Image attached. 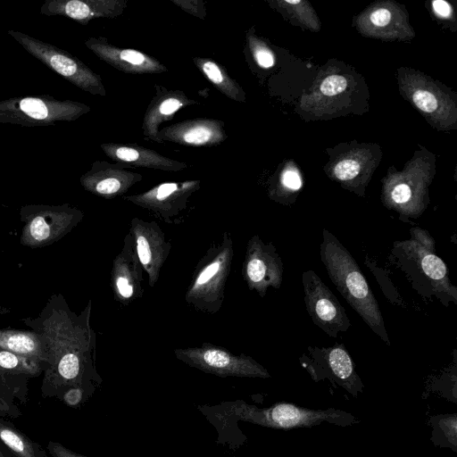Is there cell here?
Wrapping results in <instances>:
<instances>
[{
	"label": "cell",
	"mask_w": 457,
	"mask_h": 457,
	"mask_svg": "<svg viewBox=\"0 0 457 457\" xmlns=\"http://www.w3.org/2000/svg\"><path fill=\"white\" fill-rule=\"evenodd\" d=\"M82 212L69 204H26L20 209L23 222L20 243L29 248H42L62 239L76 227Z\"/></svg>",
	"instance_id": "cell-5"
},
{
	"label": "cell",
	"mask_w": 457,
	"mask_h": 457,
	"mask_svg": "<svg viewBox=\"0 0 457 457\" xmlns=\"http://www.w3.org/2000/svg\"><path fill=\"white\" fill-rule=\"evenodd\" d=\"M0 457H15L11 451L0 442Z\"/></svg>",
	"instance_id": "cell-36"
},
{
	"label": "cell",
	"mask_w": 457,
	"mask_h": 457,
	"mask_svg": "<svg viewBox=\"0 0 457 457\" xmlns=\"http://www.w3.org/2000/svg\"><path fill=\"white\" fill-rule=\"evenodd\" d=\"M414 104L425 112H433L437 107L436 96L426 90H417L412 96Z\"/></svg>",
	"instance_id": "cell-19"
},
{
	"label": "cell",
	"mask_w": 457,
	"mask_h": 457,
	"mask_svg": "<svg viewBox=\"0 0 457 457\" xmlns=\"http://www.w3.org/2000/svg\"><path fill=\"white\" fill-rule=\"evenodd\" d=\"M0 349L46 363L47 354L40 336L31 329L0 328Z\"/></svg>",
	"instance_id": "cell-13"
},
{
	"label": "cell",
	"mask_w": 457,
	"mask_h": 457,
	"mask_svg": "<svg viewBox=\"0 0 457 457\" xmlns=\"http://www.w3.org/2000/svg\"><path fill=\"white\" fill-rule=\"evenodd\" d=\"M282 274V262L273 245L255 240L246 264V275L252 286L263 295L268 287H280Z\"/></svg>",
	"instance_id": "cell-10"
},
{
	"label": "cell",
	"mask_w": 457,
	"mask_h": 457,
	"mask_svg": "<svg viewBox=\"0 0 457 457\" xmlns=\"http://www.w3.org/2000/svg\"><path fill=\"white\" fill-rule=\"evenodd\" d=\"M0 442L15 457H48L46 450L0 415Z\"/></svg>",
	"instance_id": "cell-15"
},
{
	"label": "cell",
	"mask_w": 457,
	"mask_h": 457,
	"mask_svg": "<svg viewBox=\"0 0 457 457\" xmlns=\"http://www.w3.org/2000/svg\"><path fill=\"white\" fill-rule=\"evenodd\" d=\"M203 71L214 84L220 85L223 83V75L215 63L212 62H204L203 64Z\"/></svg>",
	"instance_id": "cell-27"
},
{
	"label": "cell",
	"mask_w": 457,
	"mask_h": 457,
	"mask_svg": "<svg viewBox=\"0 0 457 457\" xmlns=\"http://www.w3.org/2000/svg\"><path fill=\"white\" fill-rule=\"evenodd\" d=\"M212 135V133L210 129L204 126H198L187 130L184 134L183 139L189 144L201 145L208 142L211 139Z\"/></svg>",
	"instance_id": "cell-20"
},
{
	"label": "cell",
	"mask_w": 457,
	"mask_h": 457,
	"mask_svg": "<svg viewBox=\"0 0 457 457\" xmlns=\"http://www.w3.org/2000/svg\"><path fill=\"white\" fill-rule=\"evenodd\" d=\"M89 111L84 104L57 99L50 95L17 96L0 100V123L24 127L52 126L73 121Z\"/></svg>",
	"instance_id": "cell-3"
},
{
	"label": "cell",
	"mask_w": 457,
	"mask_h": 457,
	"mask_svg": "<svg viewBox=\"0 0 457 457\" xmlns=\"http://www.w3.org/2000/svg\"><path fill=\"white\" fill-rule=\"evenodd\" d=\"M346 87L347 81L345 77L331 75L323 80L320 90L325 96H330L343 92Z\"/></svg>",
	"instance_id": "cell-18"
},
{
	"label": "cell",
	"mask_w": 457,
	"mask_h": 457,
	"mask_svg": "<svg viewBox=\"0 0 457 457\" xmlns=\"http://www.w3.org/2000/svg\"><path fill=\"white\" fill-rule=\"evenodd\" d=\"M282 184L290 190H298L302 187V180L297 171L286 170L281 178Z\"/></svg>",
	"instance_id": "cell-26"
},
{
	"label": "cell",
	"mask_w": 457,
	"mask_h": 457,
	"mask_svg": "<svg viewBox=\"0 0 457 457\" xmlns=\"http://www.w3.org/2000/svg\"><path fill=\"white\" fill-rule=\"evenodd\" d=\"M86 390L81 387H72L64 392L61 401L71 407H77L86 399Z\"/></svg>",
	"instance_id": "cell-23"
},
{
	"label": "cell",
	"mask_w": 457,
	"mask_h": 457,
	"mask_svg": "<svg viewBox=\"0 0 457 457\" xmlns=\"http://www.w3.org/2000/svg\"><path fill=\"white\" fill-rule=\"evenodd\" d=\"M177 189V184L166 183L160 186L156 190V198L159 200L164 199Z\"/></svg>",
	"instance_id": "cell-35"
},
{
	"label": "cell",
	"mask_w": 457,
	"mask_h": 457,
	"mask_svg": "<svg viewBox=\"0 0 457 457\" xmlns=\"http://www.w3.org/2000/svg\"><path fill=\"white\" fill-rule=\"evenodd\" d=\"M117 158L124 162H135L139 158V154L136 149L130 147H119L115 151Z\"/></svg>",
	"instance_id": "cell-31"
},
{
	"label": "cell",
	"mask_w": 457,
	"mask_h": 457,
	"mask_svg": "<svg viewBox=\"0 0 457 457\" xmlns=\"http://www.w3.org/2000/svg\"><path fill=\"white\" fill-rule=\"evenodd\" d=\"M119 58L121 61L127 62L129 64L137 67L142 66L146 68V66L151 64L147 56H145L140 52L131 49L122 50L119 54Z\"/></svg>",
	"instance_id": "cell-22"
},
{
	"label": "cell",
	"mask_w": 457,
	"mask_h": 457,
	"mask_svg": "<svg viewBox=\"0 0 457 457\" xmlns=\"http://www.w3.org/2000/svg\"><path fill=\"white\" fill-rule=\"evenodd\" d=\"M434 11L440 16L447 17L451 14V5L444 0H436L433 2Z\"/></svg>",
	"instance_id": "cell-33"
},
{
	"label": "cell",
	"mask_w": 457,
	"mask_h": 457,
	"mask_svg": "<svg viewBox=\"0 0 457 457\" xmlns=\"http://www.w3.org/2000/svg\"><path fill=\"white\" fill-rule=\"evenodd\" d=\"M0 87H1V82H0Z\"/></svg>",
	"instance_id": "cell-39"
},
{
	"label": "cell",
	"mask_w": 457,
	"mask_h": 457,
	"mask_svg": "<svg viewBox=\"0 0 457 457\" xmlns=\"http://www.w3.org/2000/svg\"><path fill=\"white\" fill-rule=\"evenodd\" d=\"M302 282L306 311L313 323L335 338L339 332H346L351 321L345 308L320 277L309 270L303 273Z\"/></svg>",
	"instance_id": "cell-8"
},
{
	"label": "cell",
	"mask_w": 457,
	"mask_h": 457,
	"mask_svg": "<svg viewBox=\"0 0 457 457\" xmlns=\"http://www.w3.org/2000/svg\"><path fill=\"white\" fill-rule=\"evenodd\" d=\"M16 400L26 403L29 401V390L0 380V415L12 419L21 416Z\"/></svg>",
	"instance_id": "cell-16"
},
{
	"label": "cell",
	"mask_w": 457,
	"mask_h": 457,
	"mask_svg": "<svg viewBox=\"0 0 457 457\" xmlns=\"http://www.w3.org/2000/svg\"><path fill=\"white\" fill-rule=\"evenodd\" d=\"M47 450L53 457H86L66 448L59 442L49 441Z\"/></svg>",
	"instance_id": "cell-25"
},
{
	"label": "cell",
	"mask_w": 457,
	"mask_h": 457,
	"mask_svg": "<svg viewBox=\"0 0 457 457\" xmlns=\"http://www.w3.org/2000/svg\"><path fill=\"white\" fill-rule=\"evenodd\" d=\"M359 162L352 159H346L339 162L334 169L336 177L342 181H347L354 179L359 174Z\"/></svg>",
	"instance_id": "cell-17"
},
{
	"label": "cell",
	"mask_w": 457,
	"mask_h": 457,
	"mask_svg": "<svg viewBox=\"0 0 457 457\" xmlns=\"http://www.w3.org/2000/svg\"><path fill=\"white\" fill-rule=\"evenodd\" d=\"M84 312L77 316L68 306L64 296L52 295L36 317L21 320L37 332L46 348L47 362L41 386L42 396L62 399L72 387L87 391L88 348L90 337Z\"/></svg>",
	"instance_id": "cell-1"
},
{
	"label": "cell",
	"mask_w": 457,
	"mask_h": 457,
	"mask_svg": "<svg viewBox=\"0 0 457 457\" xmlns=\"http://www.w3.org/2000/svg\"><path fill=\"white\" fill-rule=\"evenodd\" d=\"M410 232L411 239L394 244L395 248L399 249L401 258L414 263L422 281L429 283V288L441 301L444 295L445 299L456 303V287L449 279L445 263L435 253L434 239L419 228H412Z\"/></svg>",
	"instance_id": "cell-7"
},
{
	"label": "cell",
	"mask_w": 457,
	"mask_h": 457,
	"mask_svg": "<svg viewBox=\"0 0 457 457\" xmlns=\"http://www.w3.org/2000/svg\"><path fill=\"white\" fill-rule=\"evenodd\" d=\"M371 22L378 27H384L388 24L391 19V12L386 8H380L370 14Z\"/></svg>",
	"instance_id": "cell-29"
},
{
	"label": "cell",
	"mask_w": 457,
	"mask_h": 457,
	"mask_svg": "<svg viewBox=\"0 0 457 457\" xmlns=\"http://www.w3.org/2000/svg\"><path fill=\"white\" fill-rule=\"evenodd\" d=\"M7 34L23 49L74 86L91 94H104L100 78L67 51L14 29Z\"/></svg>",
	"instance_id": "cell-6"
},
{
	"label": "cell",
	"mask_w": 457,
	"mask_h": 457,
	"mask_svg": "<svg viewBox=\"0 0 457 457\" xmlns=\"http://www.w3.org/2000/svg\"><path fill=\"white\" fill-rule=\"evenodd\" d=\"M220 262L215 261L209 264L198 276L195 283L196 285L206 284L220 270Z\"/></svg>",
	"instance_id": "cell-28"
},
{
	"label": "cell",
	"mask_w": 457,
	"mask_h": 457,
	"mask_svg": "<svg viewBox=\"0 0 457 457\" xmlns=\"http://www.w3.org/2000/svg\"><path fill=\"white\" fill-rule=\"evenodd\" d=\"M311 355L321 362L335 378L351 381L355 378L353 360L343 344L330 347H309Z\"/></svg>",
	"instance_id": "cell-14"
},
{
	"label": "cell",
	"mask_w": 457,
	"mask_h": 457,
	"mask_svg": "<svg viewBox=\"0 0 457 457\" xmlns=\"http://www.w3.org/2000/svg\"><path fill=\"white\" fill-rule=\"evenodd\" d=\"M43 361L0 349V380L29 390L30 378L44 372Z\"/></svg>",
	"instance_id": "cell-11"
},
{
	"label": "cell",
	"mask_w": 457,
	"mask_h": 457,
	"mask_svg": "<svg viewBox=\"0 0 457 457\" xmlns=\"http://www.w3.org/2000/svg\"><path fill=\"white\" fill-rule=\"evenodd\" d=\"M181 106V103L174 98H170L162 103L160 112L164 115L171 114Z\"/></svg>",
	"instance_id": "cell-32"
},
{
	"label": "cell",
	"mask_w": 457,
	"mask_h": 457,
	"mask_svg": "<svg viewBox=\"0 0 457 457\" xmlns=\"http://www.w3.org/2000/svg\"><path fill=\"white\" fill-rule=\"evenodd\" d=\"M220 420L237 419L267 428L292 429L311 428L338 416L334 410H311L292 403H279L268 408H258L242 400L226 402L215 406Z\"/></svg>",
	"instance_id": "cell-4"
},
{
	"label": "cell",
	"mask_w": 457,
	"mask_h": 457,
	"mask_svg": "<svg viewBox=\"0 0 457 457\" xmlns=\"http://www.w3.org/2000/svg\"><path fill=\"white\" fill-rule=\"evenodd\" d=\"M255 58L259 65L263 68H270L274 63L272 54L264 48H260L255 52Z\"/></svg>",
	"instance_id": "cell-30"
},
{
	"label": "cell",
	"mask_w": 457,
	"mask_h": 457,
	"mask_svg": "<svg viewBox=\"0 0 457 457\" xmlns=\"http://www.w3.org/2000/svg\"><path fill=\"white\" fill-rule=\"evenodd\" d=\"M412 196V191L409 185L401 183L396 185L391 192V199L394 204L399 206L407 204Z\"/></svg>",
	"instance_id": "cell-21"
},
{
	"label": "cell",
	"mask_w": 457,
	"mask_h": 457,
	"mask_svg": "<svg viewBox=\"0 0 457 457\" xmlns=\"http://www.w3.org/2000/svg\"><path fill=\"white\" fill-rule=\"evenodd\" d=\"M116 285L119 290V293L123 297H129L133 294V287L129 284L127 278L124 277H120L117 278Z\"/></svg>",
	"instance_id": "cell-34"
},
{
	"label": "cell",
	"mask_w": 457,
	"mask_h": 457,
	"mask_svg": "<svg viewBox=\"0 0 457 457\" xmlns=\"http://www.w3.org/2000/svg\"><path fill=\"white\" fill-rule=\"evenodd\" d=\"M106 4L95 0H46L40 7V13L64 16L86 24L93 18L108 13Z\"/></svg>",
	"instance_id": "cell-12"
},
{
	"label": "cell",
	"mask_w": 457,
	"mask_h": 457,
	"mask_svg": "<svg viewBox=\"0 0 457 457\" xmlns=\"http://www.w3.org/2000/svg\"><path fill=\"white\" fill-rule=\"evenodd\" d=\"M10 312H11V310L9 308H6V307L3 306L2 304H0V315H4V314L10 313Z\"/></svg>",
	"instance_id": "cell-37"
},
{
	"label": "cell",
	"mask_w": 457,
	"mask_h": 457,
	"mask_svg": "<svg viewBox=\"0 0 457 457\" xmlns=\"http://www.w3.org/2000/svg\"><path fill=\"white\" fill-rule=\"evenodd\" d=\"M137 248L138 257L144 266H147L152 260V252L149 243L144 236H137Z\"/></svg>",
	"instance_id": "cell-24"
},
{
	"label": "cell",
	"mask_w": 457,
	"mask_h": 457,
	"mask_svg": "<svg viewBox=\"0 0 457 457\" xmlns=\"http://www.w3.org/2000/svg\"><path fill=\"white\" fill-rule=\"evenodd\" d=\"M177 356L192 367L219 377L270 378L266 369L245 356H234L215 347H203L177 352Z\"/></svg>",
	"instance_id": "cell-9"
},
{
	"label": "cell",
	"mask_w": 457,
	"mask_h": 457,
	"mask_svg": "<svg viewBox=\"0 0 457 457\" xmlns=\"http://www.w3.org/2000/svg\"><path fill=\"white\" fill-rule=\"evenodd\" d=\"M285 2L291 4H297L301 3L300 0H286Z\"/></svg>",
	"instance_id": "cell-38"
},
{
	"label": "cell",
	"mask_w": 457,
	"mask_h": 457,
	"mask_svg": "<svg viewBox=\"0 0 457 457\" xmlns=\"http://www.w3.org/2000/svg\"><path fill=\"white\" fill-rule=\"evenodd\" d=\"M320 253L328 275L337 291L370 328L390 345L378 303L359 265L339 240L325 228Z\"/></svg>",
	"instance_id": "cell-2"
}]
</instances>
